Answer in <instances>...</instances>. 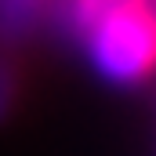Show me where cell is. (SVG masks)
Returning a JSON list of instances; mask_svg holds the SVG:
<instances>
[{"label":"cell","instance_id":"cell-1","mask_svg":"<svg viewBox=\"0 0 156 156\" xmlns=\"http://www.w3.org/2000/svg\"><path fill=\"white\" fill-rule=\"evenodd\" d=\"M87 58L91 66L120 87L142 83L156 73V11L153 4H134L123 7L116 15H109L105 22H98L87 37Z\"/></svg>","mask_w":156,"mask_h":156},{"label":"cell","instance_id":"cell-2","mask_svg":"<svg viewBox=\"0 0 156 156\" xmlns=\"http://www.w3.org/2000/svg\"><path fill=\"white\" fill-rule=\"evenodd\" d=\"M134 4H145V0H58V18L76 40H83L98 22Z\"/></svg>","mask_w":156,"mask_h":156},{"label":"cell","instance_id":"cell-3","mask_svg":"<svg viewBox=\"0 0 156 156\" xmlns=\"http://www.w3.org/2000/svg\"><path fill=\"white\" fill-rule=\"evenodd\" d=\"M47 11V0H0V33L22 37Z\"/></svg>","mask_w":156,"mask_h":156},{"label":"cell","instance_id":"cell-4","mask_svg":"<svg viewBox=\"0 0 156 156\" xmlns=\"http://www.w3.org/2000/svg\"><path fill=\"white\" fill-rule=\"evenodd\" d=\"M11 102H15V69H11V62L0 58V120L7 116Z\"/></svg>","mask_w":156,"mask_h":156}]
</instances>
